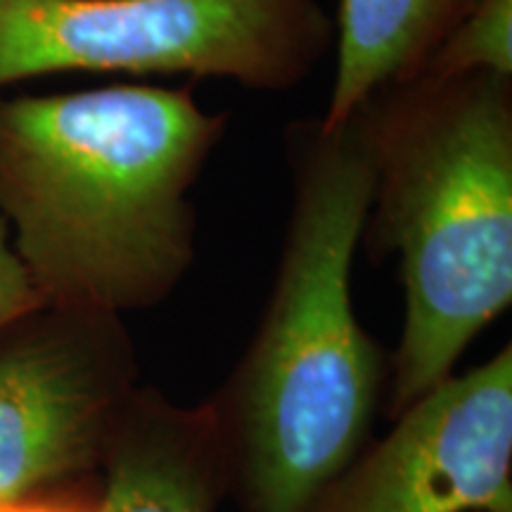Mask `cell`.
<instances>
[{
    "mask_svg": "<svg viewBox=\"0 0 512 512\" xmlns=\"http://www.w3.org/2000/svg\"><path fill=\"white\" fill-rule=\"evenodd\" d=\"M228 131L190 86L0 93V219L43 306L159 304L192 264L190 192Z\"/></svg>",
    "mask_w": 512,
    "mask_h": 512,
    "instance_id": "6da1fadb",
    "label": "cell"
},
{
    "mask_svg": "<svg viewBox=\"0 0 512 512\" xmlns=\"http://www.w3.org/2000/svg\"><path fill=\"white\" fill-rule=\"evenodd\" d=\"M370 169L363 233L399 254L406 318L394 408L451 375L512 299V79L392 83L347 119Z\"/></svg>",
    "mask_w": 512,
    "mask_h": 512,
    "instance_id": "7a4b0ae2",
    "label": "cell"
},
{
    "mask_svg": "<svg viewBox=\"0 0 512 512\" xmlns=\"http://www.w3.org/2000/svg\"><path fill=\"white\" fill-rule=\"evenodd\" d=\"M292 216L240 389V446L254 512H306L356 453L377 389L351 302L373 169L351 121L285 128Z\"/></svg>",
    "mask_w": 512,
    "mask_h": 512,
    "instance_id": "3957f363",
    "label": "cell"
},
{
    "mask_svg": "<svg viewBox=\"0 0 512 512\" xmlns=\"http://www.w3.org/2000/svg\"><path fill=\"white\" fill-rule=\"evenodd\" d=\"M335 46L320 0H0V93L55 74L302 86Z\"/></svg>",
    "mask_w": 512,
    "mask_h": 512,
    "instance_id": "277c9868",
    "label": "cell"
},
{
    "mask_svg": "<svg viewBox=\"0 0 512 512\" xmlns=\"http://www.w3.org/2000/svg\"><path fill=\"white\" fill-rule=\"evenodd\" d=\"M117 318L41 309L0 330V501L88 470L124 406Z\"/></svg>",
    "mask_w": 512,
    "mask_h": 512,
    "instance_id": "5b68a950",
    "label": "cell"
},
{
    "mask_svg": "<svg viewBox=\"0 0 512 512\" xmlns=\"http://www.w3.org/2000/svg\"><path fill=\"white\" fill-rule=\"evenodd\" d=\"M335 512H512V354L413 401Z\"/></svg>",
    "mask_w": 512,
    "mask_h": 512,
    "instance_id": "8992f818",
    "label": "cell"
},
{
    "mask_svg": "<svg viewBox=\"0 0 512 512\" xmlns=\"http://www.w3.org/2000/svg\"><path fill=\"white\" fill-rule=\"evenodd\" d=\"M100 512H211L219 496V420L162 401L121 406L105 446Z\"/></svg>",
    "mask_w": 512,
    "mask_h": 512,
    "instance_id": "52a82bcc",
    "label": "cell"
},
{
    "mask_svg": "<svg viewBox=\"0 0 512 512\" xmlns=\"http://www.w3.org/2000/svg\"><path fill=\"white\" fill-rule=\"evenodd\" d=\"M479 0H339L335 81L325 128H337L384 86L415 79Z\"/></svg>",
    "mask_w": 512,
    "mask_h": 512,
    "instance_id": "ba28073f",
    "label": "cell"
},
{
    "mask_svg": "<svg viewBox=\"0 0 512 512\" xmlns=\"http://www.w3.org/2000/svg\"><path fill=\"white\" fill-rule=\"evenodd\" d=\"M467 74L512 79V0H479L418 76Z\"/></svg>",
    "mask_w": 512,
    "mask_h": 512,
    "instance_id": "9c48e42d",
    "label": "cell"
},
{
    "mask_svg": "<svg viewBox=\"0 0 512 512\" xmlns=\"http://www.w3.org/2000/svg\"><path fill=\"white\" fill-rule=\"evenodd\" d=\"M41 306L22 261L12 249L10 230L0 219V330Z\"/></svg>",
    "mask_w": 512,
    "mask_h": 512,
    "instance_id": "30bf717a",
    "label": "cell"
},
{
    "mask_svg": "<svg viewBox=\"0 0 512 512\" xmlns=\"http://www.w3.org/2000/svg\"><path fill=\"white\" fill-rule=\"evenodd\" d=\"M0 512H76V510L48 508V505H34V503H27V501H17V503H3V501H0Z\"/></svg>",
    "mask_w": 512,
    "mask_h": 512,
    "instance_id": "8fae6325",
    "label": "cell"
}]
</instances>
